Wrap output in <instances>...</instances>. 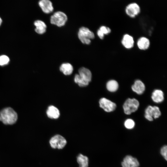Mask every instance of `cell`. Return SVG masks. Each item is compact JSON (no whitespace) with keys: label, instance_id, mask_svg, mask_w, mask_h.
I'll use <instances>...</instances> for the list:
<instances>
[{"label":"cell","instance_id":"1","mask_svg":"<svg viewBox=\"0 0 167 167\" xmlns=\"http://www.w3.org/2000/svg\"><path fill=\"white\" fill-rule=\"evenodd\" d=\"M18 118L16 113L11 108L4 109L0 112V121L6 125L15 123Z\"/></svg>","mask_w":167,"mask_h":167},{"label":"cell","instance_id":"2","mask_svg":"<svg viewBox=\"0 0 167 167\" xmlns=\"http://www.w3.org/2000/svg\"><path fill=\"white\" fill-rule=\"evenodd\" d=\"M78 36L82 43L89 44L91 43V39H93L95 36L93 32L88 28L83 27L79 29Z\"/></svg>","mask_w":167,"mask_h":167},{"label":"cell","instance_id":"3","mask_svg":"<svg viewBox=\"0 0 167 167\" xmlns=\"http://www.w3.org/2000/svg\"><path fill=\"white\" fill-rule=\"evenodd\" d=\"M67 19L66 15L61 11L55 12L50 17L51 24L61 27L65 24Z\"/></svg>","mask_w":167,"mask_h":167},{"label":"cell","instance_id":"4","mask_svg":"<svg viewBox=\"0 0 167 167\" xmlns=\"http://www.w3.org/2000/svg\"><path fill=\"white\" fill-rule=\"evenodd\" d=\"M139 105V103L137 100L135 98H128L123 105L124 112L126 114H130L136 111Z\"/></svg>","mask_w":167,"mask_h":167},{"label":"cell","instance_id":"5","mask_svg":"<svg viewBox=\"0 0 167 167\" xmlns=\"http://www.w3.org/2000/svg\"><path fill=\"white\" fill-rule=\"evenodd\" d=\"M66 143L65 139L59 135L54 136L49 140L50 144L54 148L62 149L65 146Z\"/></svg>","mask_w":167,"mask_h":167},{"label":"cell","instance_id":"6","mask_svg":"<svg viewBox=\"0 0 167 167\" xmlns=\"http://www.w3.org/2000/svg\"><path fill=\"white\" fill-rule=\"evenodd\" d=\"M145 117L149 121H152L153 118H156L161 115V112L158 107L156 106H149L145 111Z\"/></svg>","mask_w":167,"mask_h":167},{"label":"cell","instance_id":"7","mask_svg":"<svg viewBox=\"0 0 167 167\" xmlns=\"http://www.w3.org/2000/svg\"><path fill=\"white\" fill-rule=\"evenodd\" d=\"M100 106L107 112H111L114 110L116 107V104L105 98L101 99L99 101Z\"/></svg>","mask_w":167,"mask_h":167},{"label":"cell","instance_id":"8","mask_svg":"<svg viewBox=\"0 0 167 167\" xmlns=\"http://www.w3.org/2000/svg\"><path fill=\"white\" fill-rule=\"evenodd\" d=\"M140 9L138 4L135 2L128 5L125 9V12L127 15L133 18L137 15L140 12Z\"/></svg>","mask_w":167,"mask_h":167},{"label":"cell","instance_id":"9","mask_svg":"<svg viewBox=\"0 0 167 167\" xmlns=\"http://www.w3.org/2000/svg\"><path fill=\"white\" fill-rule=\"evenodd\" d=\"M121 164L122 167H138L139 166L138 160L130 155L126 156Z\"/></svg>","mask_w":167,"mask_h":167},{"label":"cell","instance_id":"10","mask_svg":"<svg viewBox=\"0 0 167 167\" xmlns=\"http://www.w3.org/2000/svg\"><path fill=\"white\" fill-rule=\"evenodd\" d=\"M38 4L43 12L45 13H49L54 10L52 2L50 0H41L39 2Z\"/></svg>","mask_w":167,"mask_h":167},{"label":"cell","instance_id":"11","mask_svg":"<svg viewBox=\"0 0 167 167\" xmlns=\"http://www.w3.org/2000/svg\"><path fill=\"white\" fill-rule=\"evenodd\" d=\"M121 42L125 48L129 49L133 47L134 41L132 36L128 34H125L123 36Z\"/></svg>","mask_w":167,"mask_h":167},{"label":"cell","instance_id":"12","mask_svg":"<svg viewBox=\"0 0 167 167\" xmlns=\"http://www.w3.org/2000/svg\"><path fill=\"white\" fill-rule=\"evenodd\" d=\"M132 90L138 94H142L145 90L144 84L141 81L138 80L135 81L131 87Z\"/></svg>","mask_w":167,"mask_h":167},{"label":"cell","instance_id":"13","mask_svg":"<svg viewBox=\"0 0 167 167\" xmlns=\"http://www.w3.org/2000/svg\"><path fill=\"white\" fill-rule=\"evenodd\" d=\"M34 24L36 27L35 31L37 33L41 34L46 32V25L43 21L37 20L34 22Z\"/></svg>","mask_w":167,"mask_h":167},{"label":"cell","instance_id":"14","mask_svg":"<svg viewBox=\"0 0 167 167\" xmlns=\"http://www.w3.org/2000/svg\"><path fill=\"white\" fill-rule=\"evenodd\" d=\"M79 75L84 80L88 82L91 81L92 73L91 71L88 69L82 67L79 70Z\"/></svg>","mask_w":167,"mask_h":167},{"label":"cell","instance_id":"15","mask_svg":"<svg viewBox=\"0 0 167 167\" xmlns=\"http://www.w3.org/2000/svg\"><path fill=\"white\" fill-rule=\"evenodd\" d=\"M46 113L49 118L53 119L58 118L59 117L60 114L59 110L53 105H51L48 107Z\"/></svg>","mask_w":167,"mask_h":167},{"label":"cell","instance_id":"16","mask_svg":"<svg viewBox=\"0 0 167 167\" xmlns=\"http://www.w3.org/2000/svg\"><path fill=\"white\" fill-rule=\"evenodd\" d=\"M150 45L149 40L145 37L139 38L137 41V45L139 49L141 50H146L149 47Z\"/></svg>","mask_w":167,"mask_h":167},{"label":"cell","instance_id":"17","mask_svg":"<svg viewBox=\"0 0 167 167\" xmlns=\"http://www.w3.org/2000/svg\"><path fill=\"white\" fill-rule=\"evenodd\" d=\"M152 98L153 101L156 103L162 102L164 99L163 92L160 90H155L152 93Z\"/></svg>","mask_w":167,"mask_h":167},{"label":"cell","instance_id":"18","mask_svg":"<svg viewBox=\"0 0 167 167\" xmlns=\"http://www.w3.org/2000/svg\"><path fill=\"white\" fill-rule=\"evenodd\" d=\"M60 71L65 75H69L72 74L73 70L72 65L68 63L62 64L60 67Z\"/></svg>","mask_w":167,"mask_h":167},{"label":"cell","instance_id":"19","mask_svg":"<svg viewBox=\"0 0 167 167\" xmlns=\"http://www.w3.org/2000/svg\"><path fill=\"white\" fill-rule=\"evenodd\" d=\"M77 161L79 167H88V159L87 156L79 154L77 157Z\"/></svg>","mask_w":167,"mask_h":167},{"label":"cell","instance_id":"20","mask_svg":"<svg viewBox=\"0 0 167 167\" xmlns=\"http://www.w3.org/2000/svg\"><path fill=\"white\" fill-rule=\"evenodd\" d=\"M118 82L114 80L109 81L106 84L107 89L111 92L116 91L118 89Z\"/></svg>","mask_w":167,"mask_h":167},{"label":"cell","instance_id":"21","mask_svg":"<svg viewBox=\"0 0 167 167\" xmlns=\"http://www.w3.org/2000/svg\"><path fill=\"white\" fill-rule=\"evenodd\" d=\"M74 81L80 87H84L87 86L89 83L84 80L79 74H76L75 75L74 78Z\"/></svg>","mask_w":167,"mask_h":167},{"label":"cell","instance_id":"22","mask_svg":"<svg viewBox=\"0 0 167 167\" xmlns=\"http://www.w3.org/2000/svg\"><path fill=\"white\" fill-rule=\"evenodd\" d=\"M10 61L8 56L5 55L0 56V66H3L7 64Z\"/></svg>","mask_w":167,"mask_h":167},{"label":"cell","instance_id":"23","mask_svg":"<svg viewBox=\"0 0 167 167\" xmlns=\"http://www.w3.org/2000/svg\"><path fill=\"white\" fill-rule=\"evenodd\" d=\"M135 125L134 121L131 119L126 120L124 122L125 127L127 129H131L133 128Z\"/></svg>","mask_w":167,"mask_h":167},{"label":"cell","instance_id":"24","mask_svg":"<svg viewBox=\"0 0 167 167\" xmlns=\"http://www.w3.org/2000/svg\"><path fill=\"white\" fill-rule=\"evenodd\" d=\"M104 35H107L110 33L111 30L110 28L105 26H101L99 29Z\"/></svg>","mask_w":167,"mask_h":167},{"label":"cell","instance_id":"25","mask_svg":"<svg viewBox=\"0 0 167 167\" xmlns=\"http://www.w3.org/2000/svg\"><path fill=\"white\" fill-rule=\"evenodd\" d=\"M161 153L166 161L167 160V146L166 145L163 146L161 148Z\"/></svg>","mask_w":167,"mask_h":167},{"label":"cell","instance_id":"26","mask_svg":"<svg viewBox=\"0 0 167 167\" xmlns=\"http://www.w3.org/2000/svg\"><path fill=\"white\" fill-rule=\"evenodd\" d=\"M97 33L98 36L100 39H103L104 36V34L100 29H98L97 30Z\"/></svg>","mask_w":167,"mask_h":167},{"label":"cell","instance_id":"27","mask_svg":"<svg viewBox=\"0 0 167 167\" xmlns=\"http://www.w3.org/2000/svg\"><path fill=\"white\" fill-rule=\"evenodd\" d=\"M2 22V20L1 18L0 17V26L1 25Z\"/></svg>","mask_w":167,"mask_h":167}]
</instances>
